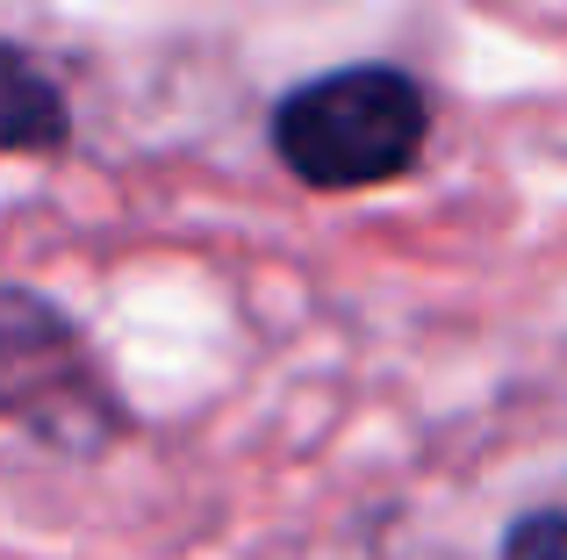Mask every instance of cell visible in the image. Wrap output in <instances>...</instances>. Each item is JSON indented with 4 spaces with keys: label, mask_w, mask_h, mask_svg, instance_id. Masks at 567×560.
I'll use <instances>...</instances> for the list:
<instances>
[{
    "label": "cell",
    "mask_w": 567,
    "mask_h": 560,
    "mask_svg": "<svg viewBox=\"0 0 567 560\" xmlns=\"http://www.w3.org/2000/svg\"><path fill=\"white\" fill-rule=\"evenodd\" d=\"M0 417L86 453L115 432V395L80 323L29 288H0Z\"/></svg>",
    "instance_id": "obj_2"
},
{
    "label": "cell",
    "mask_w": 567,
    "mask_h": 560,
    "mask_svg": "<svg viewBox=\"0 0 567 560\" xmlns=\"http://www.w3.org/2000/svg\"><path fill=\"white\" fill-rule=\"evenodd\" d=\"M503 560H567V518H560V510H532V518H517L511 539H503Z\"/></svg>",
    "instance_id": "obj_4"
},
{
    "label": "cell",
    "mask_w": 567,
    "mask_h": 560,
    "mask_svg": "<svg viewBox=\"0 0 567 560\" xmlns=\"http://www.w3.org/2000/svg\"><path fill=\"white\" fill-rule=\"evenodd\" d=\"M424 137H431L424 86L395 65L323 72L274 108L280 166L295 180L323 187V195H352V187H381L395 173H410Z\"/></svg>",
    "instance_id": "obj_1"
},
{
    "label": "cell",
    "mask_w": 567,
    "mask_h": 560,
    "mask_svg": "<svg viewBox=\"0 0 567 560\" xmlns=\"http://www.w3.org/2000/svg\"><path fill=\"white\" fill-rule=\"evenodd\" d=\"M65 144V94L0 43V152H58Z\"/></svg>",
    "instance_id": "obj_3"
}]
</instances>
